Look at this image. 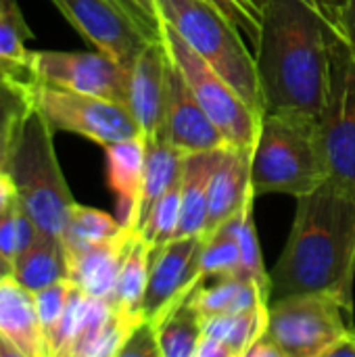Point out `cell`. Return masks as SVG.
<instances>
[{"instance_id":"cell-27","label":"cell","mask_w":355,"mask_h":357,"mask_svg":"<svg viewBox=\"0 0 355 357\" xmlns=\"http://www.w3.org/2000/svg\"><path fill=\"white\" fill-rule=\"evenodd\" d=\"M126 226L121 222L100 209L86 207V205H73L69 213L67 228L63 232V249L65 255L77 253L82 249H88L92 245L105 243L113 236H117Z\"/></svg>"},{"instance_id":"cell-24","label":"cell","mask_w":355,"mask_h":357,"mask_svg":"<svg viewBox=\"0 0 355 357\" xmlns=\"http://www.w3.org/2000/svg\"><path fill=\"white\" fill-rule=\"evenodd\" d=\"M182 165H184V153H180L167 140V136H151V138H146L140 222L144 220L149 209L155 205V201L161 195H165L176 180H180ZM138 228H140V224H138Z\"/></svg>"},{"instance_id":"cell-45","label":"cell","mask_w":355,"mask_h":357,"mask_svg":"<svg viewBox=\"0 0 355 357\" xmlns=\"http://www.w3.org/2000/svg\"><path fill=\"white\" fill-rule=\"evenodd\" d=\"M13 274V266H10V261L0 253V276H10Z\"/></svg>"},{"instance_id":"cell-19","label":"cell","mask_w":355,"mask_h":357,"mask_svg":"<svg viewBox=\"0 0 355 357\" xmlns=\"http://www.w3.org/2000/svg\"><path fill=\"white\" fill-rule=\"evenodd\" d=\"M226 146L184 155L182 165V211L178 236H201L207 222L209 184Z\"/></svg>"},{"instance_id":"cell-28","label":"cell","mask_w":355,"mask_h":357,"mask_svg":"<svg viewBox=\"0 0 355 357\" xmlns=\"http://www.w3.org/2000/svg\"><path fill=\"white\" fill-rule=\"evenodd\" d=\"M253 201H255V197H251L245 203V207L228 222L232 224L239 247H241L239 278L259 284L264 289V293L270 297V272H266V266H264L259 236H257V228H255V220H253Z\"/></svg>"},{"instance_id":"cell-44","label":"cell","mask_w":355,"mask_h":357,"mask_svg":"<svg viewBox=\"0 0 355 357\" xmlns=\"http://www.w3.org/2000/svg\"><path fill=\"white\" fill-rule=\"evenodd\" d=\"M0 357H21L19 356V351L0 335Z\"/></svg>"},{"instance_id":"cell-8","label":"cell","mask_w":355,"mask_h":357,"mask_svg":"<svg viewBox=\"0 0 355 357\" xmlns=\"http://www.w3.org/2000/svg\"><path fill=\"white\" fill-rule=\"evenodd\" d=\"M328 180L355 192V52L345 33L331 40L328 92L318 119Z\"/></svg>"},{"instance_id":"cell-18","label":"cell","mask_w":355,"mask_h":357,"mask_svg":"<svg viewBox=\"0 0 355 357\" xmlns=\"http://www.w3.org/2000/svg\"><path fill=\"white\" fill-rule=\"evenodd\" d=\"M0 335L21 357H48L33 291L13 276L0 278Z\"/></svg>"},{"instance_id":"cell-34","label":"cell","mask_w":355,"mask_h":357,"mask_svg":"<svg viewBox=\"0 0 355 357\" xmlns=\"http://www.w3.org/2000/svg\"><path fill=\"white\" fill-rule=\"evenodd\" d=\"M211 2L224 15H228L245 33V38L255 46L259 31H262L264 10H266L268 0H211Z\"/></svg>"},{"instance_id":"cell-2","label":"cell","mask_w":355,"mask_h":357,"mask_svg":"<svg viewBox=\"0 0 355 357\" xmlns=\"http://www.w3.org/2000/svg\"><path fill=\"white\" fill-rule=\"evenodd\" d=\"M333 33L335 27L316 0H268L253 46L266 111L320 119L328 92Z\"/></svg>"},{"instance_id":"cell-9","label":"cell","mask_w":355,"mask_h":357,"mask_svg":"<svg viewBox=\"0 0 355 357\" xmlns=\"http://www.w3.org/2000/svg\"><path fill=\"white\" fill-rule=\"evenodd\" d=\"M33 102L54 132H71L100 146L142 134L130 109L117 100L38 84Z\"/></svg>"},{"instance_id":"cell-5","label":"cell","mask_w":355,"mask_h":357,"mask_svg":"<svg viewBox=\"0 0 355 357\" xmlns=\"http://www.w3.org/2000/svg\"><path fill=\"white\" fill-rule=\"evenodd\" d=\"M159 19L205 59L247 102L264 115L266 102L257 77L255 54L239 25L211 0H155Z\"/></svg>"},{"instance_id":"cell-39","label":"cell","mask_w":355,"mask_h":357,"mask_svg":"<svg viewBox=\"0 0 355 357\" xmlns=\"http://www.w3.org/2000/svg\"><path fill=\"white\" fill-rule=\"evenodd\" d=\"M130 2H132V6L142 15V19L151 27L161 31V19H159V10H157V2L155 0H130Z\"/></svg>"},{"instance_id":"cell-10","label":"cell","mask_w":355,"mask_h":357,"mask_svg":"<svg viewBox=\"0 0 355 357\" xmlns=\"http://www.w3.org/2000/svg\"><path fill=\"white\" fill-rule=\"evenodd\" d=\"M33 71L38 84L128 102L130 69L103 52L36 50ZM128 107V105H126Z\"/></svg>"},{"instance_id":"cell-38","label":"cell","mask_w":355,"mask_h":357,"mask_svg":"<svg viewBox=\"0 0 355 357\" xmlns=\"http://www.w3.org/2000/svg\"><path fill=\"white\" fill-rule=\"evenodd\" d=\"M17 186L6 169H0V213L8 211L17 201Z\"/></svg>"},{"instance_id":"cell-16","label":"cell","mask_w":355,"mask_h":357,"mask_svg":"<svg viewBox=\"0 0 355 357\" xmlns=\"http://www.w3.org/2000/svg\"><path fill=\"white\" fill-rule=\"evenodd\" d=\"M103 149L107 155V182L115 195V205H117L115 218L126 228H138L146 138L144 134H138L134 138L119 140Z\"/></svg>"},{"instance_id":"cell-32","label":"cell","mask_w":355,"mask_h":357,"mask_svg":"<svg viewBox=\"0 0 355 357\" xmlns=\"http://www.w3.org/2000/svg\"><path fill=\"white\" fill-rule=\"evenodd\" d=\"M38 226L23 209L19 199L8 211L0 213V253L10 261V266L38 238Z\"/></svg>"},{"instance_id":"cell-46","label":"cell","mask_w":355,"mask_h":357,"mask_svg":"<svg viewBox=\"0 0 355 357\" xmlns=\"http://www.w3.org/2000/svg\"><path fill=\"white\" fill-rule=\"evenodd\" d=\"M0 169H4V165H2V161H0Z\"/></svg>"},{"instance_id":"cell-3","label":"cell","mask_w":355,"mask_h":357,"mask_svg":"<svg viewBox=\"0 0 355 357\" xmlns=\"http://www.w3.org/2000/svg\"><path fill=\"white\" fill-rule=\"evenodd\" d=\"M328 180L318 121L299 113L266 111L251 155L255 197H303Z\"/></svg>"},{"instance_id":"cell-4","label":"cell","mask_w":355,"mask_h":357,"mask_svg":"<svg viewBox=\"0 0 355 357\" xmlns=\"http://www.w3.org/2000/svg\"><path fill=\"white\" fill-rule=\"evenodd\" d=\"M52 138L54 130L33 107L15 136L4 169L10 174L19 203L38 230L61 241L75 201L63 176Z\"/></svg>"},{"instance_id":"cell-33","label":"cell","mask_w":355,"mask_h":357,"mask_svg":"<svg viewBox=\"0 0 355 357\" xmlns=\"http://www.w3.org/2000/svg\"><path fill=\"white\" fill-rule=\"evenodd\" d=\"M71 291H73V282L69 278H65V280H59V282L48 284V287L33 293L38 320H40V326H42V333L46 337L48 347H50V341L56 333V326L65 314ZM48 357H50V351H48Z\"/></svg>"},{"instance_id":"cell-6","label":"cell","mask_w":355,"mask_h":357,"mask_svg":"<svg viewBox=\"0 0 355 357\" xmlns=\"http://www.w3.org/2000/svg\"><path fill=\"white\" fill-rule=\"evenodd\" d=\"M354 310L324 293L289 295L268 303L266 337L285 357H324L349 331Z\"/></svg>"},{"instance_id":"cell-37","label":"cell","mask_w":355,"mask_h":357,"mask_svg":"<svg viewBox=\"0 0 355 357\" xmlns=\"http://www.w3.org/2000/svg\"><path fill=\"white\" fill-rule=\"evenodd\" d=\"M195 357H234V354L226 343L211 339V337H201Z\"/></svg>"},{"instance_id":"cell-15","label":"cell","mask_w":355,"mask_h":357,"mask_svg":"<svg viewBox=\"0 0 355 357\" xmlns=\"http://www.w3.org/2000/svg\"><path fill=\"white\" fill-rule=\"evenodd\" d=\"M251 155L253 149L228 144L216 165L209 184L207 222L203 238L218 232L230 218H234L245 203L255 197L251 186Z\"/></svg>"},{"instance_id":"cell-1","label":"cell","mask_w":355,"mask_h":357,"mask_svg":"<svg viewBox=\"0 0 355 357\" xmlns=\"http://www.w3.org/2000/svg\"><path fill=\"white\" fill-rule=\"evenodd\" d=\"M355 192L333 180L297 197L287 245L270 270V301L324 293L354 310Z\"/></svg>"},{"instance_id":"cell-23","label":"cell","mask_w":355,"mask_h":357,"mask_svg":"<svg viewBox=\"0 0 355 357\" xmlns=\"http://www.w3.org/2000/svg\"><path fill=\"white\" fill-rule=\"evenodd\" d=\"M151 255H153L151 243L142 236L140 230H136L128 247V253L123 257L115 293L111 297V305L117 312L132 316V318H144L142 303H144L146 284H149Z\"/></svg>"},{"instance_id":"cell-26","label":"cell","mask_w":355,"mask_h":357,"mask_svg":"<svg viewBox=\"0 0 355 357\" xmlns=\"http://www.w3.org/2000/svg\"><path fill=\"white\" fill-rule=\"evenodd\" d=\"M268 328V303L241 312V314H218L203 318V337L226 343L234 357H245L247 349L266 335Z\"/></svg>"},{"instance_id":"cell-17","label":"cell","mask_w":355,"mask_h":357,"mask_svg":"<svg viewBox=\"0 0 355 357\" xmlns=\"http://www.w3.org/2000/svg\"><path fill=\"white\" fill-rule=\"evenodd\" d=\"M136 230L138 228H123L117 236L105 243L92 245L77 253H69V280L88 297L107 299L111 303L123 257Z\"/></svg>"},{"instance_id":"cell-35","label":"cell","mask_w":355,"mask_h":357,"mask_svg":"<svg viewBox=\"0 0 355 357\" xmlns=\"http://www.w3.org/2000/svg\"><path fill=\"white\" fill-rule=\"evenodd\" d=\"M117 357H161L155 324L144 318L138 326H134Z\"/></svg>"},{"instance_id":"cell-42","label":"cell","mask_w":355,"mask_h":357,"mask_svg":"<svg viewBox=\"0 0 355 357\" xmlns=\"http://www.w3.org/2000/svg\"><path fill=\"white\" fill-rule=\"evenodd\" d=\"M113 2H115V4H119L123 10H128V13H130V15H132L140 25H142V29L149 33V38H151V40H161V31H159V29H155V27H151V25L142 19V15L132 6V2H130V0H113Z\"/></svg>"},{"instance_id":"cell-47","label":"cell","mask_w":355,"mask_h":357,"mask_svg":"<svg viewBox=\"0 0 355 357\" xmlns=\"http://www.w3.org/2000/svg\"><path fill=\"white\" fill-rule=\"evenodd\" d=\"M4 2H8V0H0V4H4Z\"/></svg>"},{"instance_id":"cell-11","label":"cell","mask_w":355,"mask_h":357,"mask_svg":"<svg viewBox=\"0 0 355 357\" xmlns=\"http://www.w3.org/2000/svg\"><path fill=\"white\" fill-rule=\"evenodd\" d=\"M61 15L103 54L132 67L151 40L142 25L113 0H50Z\"/></svg>"},{"instance_id":"cell-25","label":"cell","mask_w":355,"mask_h":357,"mask_svg":"<svg viewBox=\"0 0 355 357\" xmlns=\"http://www.w3.org/2000/svg\"><path fill=\"white\" fill-rule=\"evenodd\" d=\"M161 357H195L203 337V316L190 297L174 305L157 324Z\"/></svg>"},{"instance_id":"cell-41","label":"cell","mask_w":355,"mask_h":357,"mask_svg":"<svg viewBox=\"0 0 355 357\" xmlns=\"http://www.w3.org/2000/svg\"><path fill=\"white\" fill-rule=\"evenodd\" d=\"M324 357H355V331L345 333Z\"/></svg>"},{"instance_id":"cell-43","label":"cell","mask_w":355,"mask_h":357,"mask_svg":"<svg viewBox=\"0 0 355 357\" xmlns=\"http://www.w3.org/2000/svg\"><path fill=\"white\" fill-rule=\"evenodd\" d=\"M341 33L347 36V40H349V44H352V48H354L355 52V0H349V4H347V13H345L343 31Z\"/></svg>"},{"instance_id":"cell-7","label":"cell","mask_w":355,"mask_h":357,"mask_svg":"<svg viewBox=\"0 0 355 357\" xmlns=\"http://www.w3.org/2000/svg\"><path fill=\"white\" fill-rule=\"evenodd\" d=\"M161 38L197 100L220 128L228 144L253 149L262 126V113L251 109L249 102L165 21H161Z\"/></svg>"},{"instance_id":"cell-13","label":"cell","mask_w":355,"mask_h":357,"mask_svg":"<svg viewBox=\"0 0 355 357\" xmlns=\"http://www.w3.org/2000/svg\"><path fill=\"white\" fill-rule=\"evenodd\" d=\"M167 75L169 52L161 40H149L130 67L128 109L134 115L140 132L151 136H165L167 109Z\"/></svg>"},{"instance_id":"cell-21","label":"cell","mask_w":355,"mask_h":357,"mask_svg":"<svg viewBox=\"0 0 355 357\" xmlns=\"http://www.w3.org/2000/svg\"><path fill=\"white\" fill-rule=\"evenodd\" d=\"M190 301L205 318L218 314L249 312L264 303H270V297L255 282L243 280L239 276H226V278H216V282L211 284L209 280L203 278L190 293Z\"/></svg>"},{"instance_id":"cell-40","label":"cell","mask_w":355,"mask_h":357,"mask_svg":"<svg viewBox=\"0 0 355 357\" xmlns=\"http://www.w3.org/2000/svg\"><path fill=\"white\" fill-rule=\"evenodd\" d=\"M245 357H285L282 356V351L264 335V337H259L249 349H247V354Z\"/></svg>"},{"instance_id":"cell-29","label":"cell","mask_w":355,"mask_h":357,"mask_svg":"<svg viewBox=\"0 0 355 357\" xmlns=\"http://www.w3.org/2000/svg\"><path fill=\"white\" fill-rule=\"evenodd\" d=\"M33 88L0 73V161L2 165L6 163L8 151L15 142V136L21 123L25 121L29 111L36 107Z\"/></svg>"},{"instance_id":"cell-22","label":"cell","mask_w":355,"mask_h":357,"mask_svg":"<svg viewBox=\"0 0 355 357\" xmlns=\"http://www.w3.org/2000/svg\"><path fill=\"white\" fill-rule=\"evenodd\" d=\"M10 276L33 293L48 284L69 278L63 241L40 232L38 238L13 261Z\"/></svg>"},{"instance_id":"cell-48","label":"cell","mask_w":355,"mask_h":357,"mask_svg":"<svg viewBox=\"0 0 355 357\" xmlns=\"http://www.w3.org/2000/svg\"><path fill=\"white\" fill-rule=\"evenodd\" d=\"M0 278H2V276H0Z\"/></svg>"},{"instance_id":"cell-36","label":"cell","mask_w":355,"mask_h":357,"mask_svg":"<svg viewBox=\"0 0 355 357\" xmlns=\"http://www.w3.org/2000/svg\"><path fill=\"white\" fill-rule=\"evenodd\" d=\"M316 2H318L320 10L324 13V17L328 19V23L337 31H343V21H345L349 0H316Z\"/></svg>"},{"instance_id":"cell-20","label":"cell","mask_w":355,"mask_h":357,"mask_svg":"<svg viewBox=\"0 0 355 357\" xmlns=\"http://www.w3.org/2000/svg\"><path fill=\"white\" fill-rule=\"evenodd\" d=\"M31 29L25 23L17 0L0 4V73L29 88L38 86L33 71V52L27 48Z\"/></svg>"},{"instance_id":"cell-14","label":"cell","mask_w":355,"mask_h":357,"mask_svg":"<svg viewBox=\"0 0 355 357\" xmlns=\"http://www.w3.org/2000/svg\"><path fill=\"white\" fill-rule=\"evenodd\" d=\"M165 136L184 155L228 146V140L205 113L172 56L167 75Z\"/></svg>"},{"instance_id":"cell-12","label":"cell","mask_w":355,"mask_h":357,"mask_svg":"<svg viewBox=\"0 0 355 357\" xmlns=\"http://www.w3.org/2000/svg\"><path fill=\"white\" fill-rule=\"evenodd\" d=\"M201 236H178L167 245L153 249L149 284L142 303V314L157 324L174 305L190 297L203 280L201 272Z\"/></svg>"},{"instance_id":"cell-30","label":"cell","mask_w":355,"mask_h":357,"mask_svg":"<svg viewBox=\"0 0 355 357\" xmlns=\"http://www.w3.org/2000/svg\"><path fill=\"white\" fill-rule=\"evenodd\" d=\"M180 211H182V176L169 186L165 195H161L155 201V205L140 222L138 230L151 243L153 249H159L167 245L172 238H176L180 226Z\"/></svg>"},{"instance_id":"cell-31","label":"cell","mask_w":355,"mask_h":357,"mask_svg":"<svg viewBox=\"0 0 355 357\" xmlns=\"http://www.w3.org/2000/svg\"><path fill=\"white\" fill-rule=\"evenodd\" d=\"M239 270H241V247L232 224L226 222L218 232L203 238L201 272L205 280H216L226 276H239Z\"/></svg>"}]
</instances>
